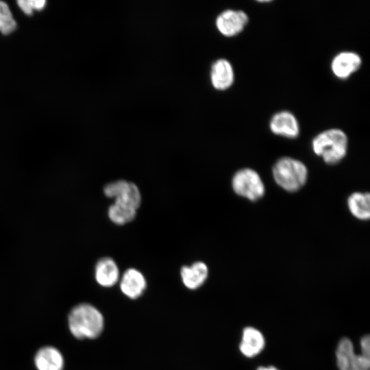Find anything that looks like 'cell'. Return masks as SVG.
I'll return each mask as SVG.
<instances>
[{"instance_id":"1","label":"cell","mask_w":370,"mask_h":370,"mask_svg":"<svg viewBox=\"0 0 370 370\" xmlns=\"http://www.w3.org/2000/svg\"><path fill=\"white\" fill-rule=\"evenodd\" d=\"M69 328L78 339H94L102 332L104 319L101 312L90 304L82 303L74 306L69 312Z\"/></svg>"},{"instance_id":"2","label":"cell","mask_w":370,"mask_h":370,"mask_svg":"<svg viewBox=\"0 0 370 370\" xmlns=\"http://www.w3.org/2000/svg\"><path fill=\"white\" fill-rule=\"evenodd\" d=\"M312 149L326 164H336L341 162L347 153L348 137L341 129H328L313 138Z\"/></svg>"},{"instance_id":"3","label":"cell","mask_w":370,"mask_h":370,"mask_svg":"<svg viewBox=\"0 0 370 370\" xmlns=\"http://www.w3.org/2000/svg\"><path fill=\"white\" fill-rule=\"evenodd\" d=\"M276 184L288 192H296L302 188L308 178V169L300 160L291 157L278 159L272 168Z\"/></svg>"},{"instance_id":"4","label":"cell","mask_w":370,"mask_h":370,"mask_svg":"<svg viewBox=\"0 0 370 370\" xmlns=\"http://www.w3.org/2000/svg\"><path fill=\"white\" fill-rule=\"evenodd\" d=\"M232 186L236 194L251 201L260 199L265 193L264 184L260 175L250 168L236 171L232 180Z\"/></svg>"},{"instance_id":"5","label":"cell","mask_w":370,"mask_h":370,"mask_svg":"<svg viewBox=\"0 0 370 370\" xmlns=\"http://www.w3.org/2000/svg\"><path fill=\"white\" fill-rule=\"evenodd\" d=\"M336 362L338 370H369L370 358L357 354L352 341L342 338L335 352Z\"/></svg>"},{"instance_id":"6","label":"cell","mask_w":370,"mask_h":370,"mask_svg":"<svg viewBox=\"0 0 370 370\" xmlns=\"http://www.w3.org/2000/svg\"><path fill=\"white\" fill-rule=\"evenodd\" d=\"M105 195L137 210L141 202V195L137 186L126 180H118L108 184L103 188Z\"/></svg>"},{"instance_id":"7","label":"cell","mask_w":370,"mask_h":370,"mask_svg":"<svg viewBox=\"0 0 370 370\" xmlns=\"http://www.w3.org/2000/svg\"><path fill=\"white\" fill-rule=\"evenodd\" d=\"M248 22L249 16L245 12L226 10L217 16L216 26L222 35L232 37L242 32Z\"/></svg>"},{"instance_id":"8","label":"cell","mask_w":370,"mask_h":370,"mask_svg":"<svg viewBox=\"0 0 370 370\" xmlns=\"http://www.w3.org/2000/svg\"><path fill=\"white\" fill-rule=\"evenodd\" d=\"M269 127L273 134L287 138H297L300 132L297 119L288 110L274 114L269 121Z\"/></svg>"},{"instance_id":"9","label":"cell","mask_w":370,"mask_h":370,"mask_svg":"<svg viewBox=\"0 0 370 370\" xmlns=\"http://www.w3.org/2000/svg\"><path fill=\"white\" fill-rule=\"evenodd\" d=\"M360 55L351 51L337 53L332 60L330 67L332 73L340 79H346L361 66Z\"/></svg>"},{"instance_id":"10","label":"cell","mask_w":370,"mask_h":370,"mask_svg":"<svg viewBox=\"0 0 370 370\" xmlns=\"http://www.w3.org/2000/svg\"><path fill=\"white\" fill-rule=\"evenodd\" d=\"M265 345V338L259 330L251 326L243 328L239 350L244 356L254 358L258 356L264 349Z\"/></svg>"},{"instance_id":"11","label":"cell","mask_w":370,"mask_h":370,"mask_svg":"<svg viewBox=\"0 0 370 370\" xmlns=\"http://www.w3.org/2000/svg\"><path fill=\"white\" fill-rule=\"evenodd\" d=\"M146 287L147 282L145 276L140 271L134 268L127 269L120 281L121 292L132 299L141 296Z\"/></svg>"},{"instance_id":"12","label":"cell","mask_w":370,"mask_h":370,"mask_svg":"<svg viewBox=\"0 0 370 370\" xmlns=\"http://www.w3.org/2000/svg\"><path fill=\"white\" fill-rule=\"evenodd\" d=\"M211 82L214 88L224 90L233 84L234 73L231 63L225 59H219L212 66Z\"/></svg>"},{"instance_id":"13","label":"cell","mask_w":370,"mask_h":370,"mask_svg":"<svg viewBox=\"0 0 370 370\" xmlns=\"http://www.w3.org/2000/svg\"><path fill=\"white\" fill-rule=\"evenodd\" d=\"M97 282L103 287H111L119 279V270L116 262L110 257L99 259L95 268Z\"/></svg>"},{"instance_id":"14","label":"cell","mask_w":370,"mask_h":370,"mask_svg":"<svg viewBox=\"0 0 370 370\" xmlns=\"http://www.w3.org/2000/svg\"><path fill=\"white\" fill-rule=\"evenodd\" d=\"M208 275V267L201 261L195 262L190 266H184L180 270L184 285L190 290H195L204 284Z\"/></svg>"},{"instance_id":"15","label":"cell","mask_w":370,"mask_h":370,"mask_svg":"<svg viewBox=\"0 0 370 370\" xmlns=\"http://www.w3.org/2000/svg\"><path fill=\"white\" fill-rule=\"evenodd\" d=\"M34 363L38 370H63L64 358L58 349L45 346L36 352Z\"/></svg>"},{"instance_id":"16","label":"cell","mask_w":370,"mask_h":370,"mask_svg":"<svg viewBox=\"0 0 370 370\" xmlns=\"http://www.w3.org/2000/svg\"><path fill=\"white\" fill-rule=\"evenodd\" d=\"M347 206L351 214L359 220L370 217V196L369 193L355 192L347 199Z\"/></svg>"},{"instance_id":"17","label":"cell","mask_w":370,"mask_h":370,"mask_svg":"<svg viewBox=\"0 0 370 370\" xmlns=\"http://www.w3.org/2000/svg\"><path fill=\"white\" fill-rule=\"evenodd\" d=\"M136 210L135 208L125 204L114 202L108 208V215L114 223L124 225L135 218Z\"/></svg>"},{"instance_id":"18","label":"cell","mask_w":370,"mask_h":370,"mask_svg":"<svg viewBox=\"0 0 370 370\" xmlns=\"http://www.w3.org/2000/svg\"><path fill=\"white\" fill-rule=\"evenodd\" d=\"M16 22L8 5L0 1V32L3 35H8L16 29Z\"/></svg>"},{"instance_id":"19","label":"cell","mask_w":370,"mask_h":370,"mask_svg":"<svg viewBox=\"0 0 370 370\" xmlns=\"http://www.w3.org/2000/svg\"><path fill=\"white\" fill-rule=\"evenodd\" d=\"M17 3L25 14L32 15L35 10H43L47 1L45 0H18Z\"/></svg>"},{"instance_id":"20","label":"cell","mask_w":370,"mask_h":370,"mask_svg":"<svg viewBox=\"0 0 370 370\" xmlns=\"http://www.w3.org/2000/svg\"><path fill=\"white\" fill-rule=\"evenodd\" d=\"M362 355L370 358V338L369 335L363 336L360 341Z\"/></svg>"},{"instance_id":"21","label":"cell","mask_w":370,"mask_h":370,"mask_svg":"<svg viewBox=\"0 0 370 370\" xmlns=\"http://www.w3.org/2000/svg\"><path fill=\"white\" fill-rule=\"evenodd\" d=\"M256 370H279L278 368L273 366H260L258 367Z\"/></svg>"}]
</instances>
